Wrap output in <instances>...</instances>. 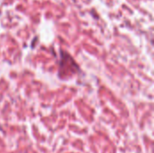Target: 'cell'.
Returning <instances> with one entry per match:
<instances>
[]
</instances>
